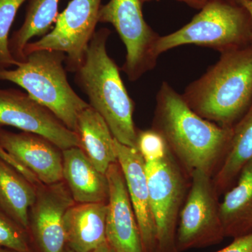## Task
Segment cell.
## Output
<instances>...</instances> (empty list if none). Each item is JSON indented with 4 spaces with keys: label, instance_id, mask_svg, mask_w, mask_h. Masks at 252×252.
Segmentation results:
<instances>
[{
    "label": "cell",
    "instance_id": "cell-1",
    "mask_svg": "<svg viewBox=\"0 0 252 252\" xmlns=\"http://www.w3.org/2000/svg\"><path fill=\"white\" fill-rule=\"evenodd\" d=\"M153 127L189 173L198 170L210 175L223 160L233 132L200 117L165 81L157 93Z\"/></svg>",
    "mask_w": 252,
    "mask_h": 252
},
{
    "label": "cell",
    "instance_id": "cell-2",
    "mask_svg": "<svg viewBox=\"0 0 252 252\" xmlns=\"http://www.w3.org/2000/svg\"><path fill=\"white\" fill-rule=\"evenodd\" d=\"M182 97L200 117L232 128L252 104V44L220 54Z\"/></svg>",
    "mask_w": 252,
    "mask_h": 252
},
{
    "label": "cell",
    "instance_id": "cell-3",
    "mask_svg": "<svg viewBox=\"0 0 252 252\" xmlns=\"http://www.w3.org/2000/svg\"><path fill=\"white\" fill-rule=\"evenodd\" d=\"M110 34L108 28L95 32L84 62L74 73L76 84L87 96L90 107L103 118L114 138L136 148L135 102L126 90L120 68L107 52Z\"/></svg>",
    "mask_w": 252,
    "mask_h": 252
},
{
    "label": "cell",
    "instance_id": "cell-4",
    "mask_svg": "<svg viewBox=\"0 0 252 252\" xmlns=\"http://www.w3.org/2000/svg\"><path fill=\"white\" fill-rule=\"evenodd\" d=\"M65 59V54L61 51H33L15 69H0V81L22 88L68 129L76 132L79 114L90 105L69 84Z\"/></svg>",
    "mask_w": 252,
    "mask_h": 252
},
{
    "label": "cell",
    "instance_id": "cell-5",
    "mask_svg": "<svg viewBox=\"0 0 252 252\" xmlns=\"http://www.w3.org/2000/svg\"><path fill=\"white\" fill-rule=\"evenodd\" d=\"M252 44V21L247 9L232 0H208L190 22L160 36L157 56L179 46L210 48L220 54Z\"/></svg>",
    "mask_w": 252,
    "mask_h": 252
},
{
    "label": "cell",
    "instance_id": "cell-6",
    "mask_svg": "<svg viewBox=\"0 0 252 252\" xmlns=\"http://www.w3.org/2000/svg\"><path fill=\"white\" fill-rule=\"evenodd\" d=\"M98 20L112 25L125 45L126 61L121 70L129 80L137 81L155 68L160 36L146 22L140 0H109L101 6Z\"/></svg>",
    "mask_w": 252,
    "mask_h": 252
},
{
    "label": "cell",
    "instance_id": "cell-7",
    "mask_svg": "<svg viewBox=\"0 0 252 252\" xmlns=\"http://www.w3.org/2000/svg\"><path fill=\"white\" fill-rule=\"evenodd\" d=\"M145 170L157 230V252H179L177 230L185 200V177L170 149L163 158L145 162Z\"/></svg>",
    "mask_w": 252,
    "mask_h": 252
},
{
    "label": "cell",
    "instance_id": "cell-8",
    "mask_svg": "<svg viewBox=\"0 0 252 252\" xmlns=\"http://www.w3.org/2000/svg\"><path fill=\"white\" fill-rule=\"evenodd\" d=\"M190 175L191 183L177 227L179 252L216 245L225 238L212 175L198 170Z\"/></svg>",
    "mask_w": 252,
    "mask_h": 252
},
{
    "label": "cell",
    "instance_id": "cell-9",
    "mask_svg": "<svg viewBox=\"0 0 252 252\" xmlns=\"http://www.w3.org/2000/svg\"><path fill=\"white\" fill-rule=\"evenodd\" d=\"M102 0H71L58 15L55 26L39 40L28 43L26 55L40 50L65 54V69L75 73L84 62L88 48L99 23Z\"/></svg>",
    "mask_w": 252,
    "mask_h": 252
},
{
    "label": "cell",
    "instance_id": "cell-10",
    "mask_svg": "<svg viewBox=\"0 0 252 252\" xmlns=\"http://www.w3.org/2000/svg\"><path fill=\"white\" fill-rule=\"evenodd\" d=\"M12 126L44 137L61 150L79 147V137L27 93L0 89V127Z\"/></svg>",
    "mask_w": 252,
    "mask_h": 252
},
{
    "label": "cell",
    "instance_id": "cell-11",
    "mask_svg": "<svg viewBox=\"0 0 252 252\" xmlns=\"http://www.w3.org/2000/svg\"><path fill=\"white\" fill-rule=\"evenodd\" d=\"M75 203L63 180L36 185L35 200L29 212V230L41 252L64 251V216Z\"/></svg>",
    "mask_w": 252,
    "mask_h": 252
},
{
    "label": "cell",
    "instance_id": "cell-12",
    "mask_svg": "<svg viewBox=\"0 0 252 252\" xmlns=\"http://www.w3.org/2000/svg\"><path fill=\"white\" fill-rule=\"evenodd\" d=\"M109 198L106 218L107 243L117 252H143L140 230L119 162L106 172Z\"/></svg>",
    "mask_w": 252,
    "mask_h": 252
},
{
    "label": "cell",
    "instance_id": "cell-13",
    "mask_svg": "<svg viewBox=\"0 0 252 252\" xmlns=\"http://www.w3.org/2000/svg\"><path fill=\"white\" fill-rule=\"evenodd\" d=\"M0 147L41 183L52 185L63 180L62 150L44 137L23 131L16 133L0 127Z\"/></svg>",
    "mask_w": 252,
    "mask_h": 252
},
{
    "label": "cell",
    "instance_id": "cell-14",
    "mask_svg": "<svg viewBox=\"0 0 252 252\" xmlns=\"http://www.w3.org/2000/svg\"><path fill=\"white\" fill-rule=\"evenodd\" d=\"M117 161L125 178L140 230L143 252H157V230L145 170V162L136 148L114 140Z\"/></svg>",
    "mask_w": 252,
    "mask_h": 252
},
{
    "label": "cell",
    "instance_id": "cell-15",
    "mask_svg": "<svg viewBox=\"0 0 252 252\" xmlns=\"http://www.w3.org/2000/svg\"><path fill=\"white\" fill-rule=\"evenodd\" d=\"M62 152L63 181L75 203H107L109 190L106 174L97 170L79 147Z\"/></svg>",
    "mask_w": 252,
    "mask_h": 252
},
{
    "label": "cell",
    "instance_id": "cell-16",
    "mask_svg": "<svg viewBox=\"0 0 252 252\" xmlns=\"http://www.w3.org/2000/svg\"><path fill=\"white\" fill-rule=\"evenodd\" d=\"M107 202L76 203L64 216L66 246L75 252H91L107 241Z\"/></svg>",
    "mask_w": 252,
    "mask_h": 252
},
{
    "label": "cell",
    "instance_id": "cell-17",
    "mask_svg": "<svg viewBox=\"0 0 252 252\" xmlns=\"http://www.w3.org/2000/svg\"><path fill=\"white\" fill-rule=\"evenodd\" d=\"M75 132L79 148L99 172L106 174L109 167L118 162L115 138L103 118L92 107L79 114Z\"/></svg>",
    "mask_w": 252,
    "mask_h": 252
},
{
    "label": "cell",
    "instance_id": "cell-18",
    "mask_svg": "<svg viewBox=\"0 0 252 252\" xmlns=\"http://www.w3.org/2000/svg\"><path fill=\"white\" fill-rule=\"evenodd\" d=\"M238 182L220 203L225 237L237 238L252 231V160L242 169Z\"/></svg>",
    "mask_w": 252,
    "mask_h": 252
},
{
    "label": "cell",
    "instance_id": "cell-19",
    "mask_svg": "<svg viewBox=\"0 0 252 252\" xmlns=\"http://www.w3.org/2000/svg\"><path fill=\"white\" fill-rule=\"evenodd\" d=\"M36 186L0 157V208L29 230V212Z\"/></svg>",
    "mask_w": 252,
    "mask_h": 252
},
{
    "label": "cell",
    "instance_id": "cell-20",
    "mask_svg": "<svg viewBox=\"0 0 252 252\" xmlns=\"http://www.w3.org/2000/svg\"><path fill=\"white\" fill-rule=\"evenodd\" d=\"M233 130L229 147L212 180L217 194L230 189L243 167L252 160V104Z\"/></svg>",
    "mask_w": 252,
    "mask_h": 252
},
{
    "label": "cell",
    "instance_id": "cell-21",
    "mask_svg": "<svg viewBox=\"0 0 252 252\" xmlns=\"http://www.w3.org/2000/svg\"><path fill=\"white\" fill-rule=\"evenodd\" d=\"M60 0H31L24 22L9 37V48L18 63L26 61L24 50L31 39L44 36L50 31L59 15Z\"/></svg>",
    "mask_w": 252,
    "mask_h": 252
},
{
    "label": "cell",
    "instance_id": "cell-22",
    "mask_svg": "<svg viewBox=\"0 0 252 252\" xmlns=\"http://www.w3.org/2000/svg\"><path fill=\"white\" fill-rule=\"evenodd\" d=\"M26 1L0 0V69H9L19 64L9 51V33L18 10Z\"/></svg>",
    "mask_w": 252,
    "mask_h": 252
},
{
    "label": "cell",
    "instance_id": "cell-23",
    "mask_svg": "<svg viewBox=\"0 0 252 252\" xmlns=\"http://www.w3.org/2000/svg\"><path fill=\"white\" fill-rule=\"evenodd\" d=\"M0 248L15 252H34L28 230L0 208Z\"/></svg>",
    "mask_w": 252,
    "mask_h": 252
},
{
    "label": "cell",
    "instance_id": "cell-24",
    "mask_svg": "<svg viewBox=\"0 0 252 252\" xmlns=\"http://www.w3.org/2000/svg\"><path fill=\"white\" fill-rule=\"evenodd\" d=\"M136 149L143 158L144 162L163 158L170 151L165 137L154 127L137 130Z\"/></svg>",
    "mask_w": 252,
    "mask_h": 252
},
{
    "label": "cell",
    "instance_id": "cell-25",
    "mask_svg": "<svg viewBox=\"0 0 252 252\" xmlns=\"http://www.w3.org/2000/svg\"><path fill=\"white\" fill-rule=\"evenodd\" d=\"M216 252H252V231L235 238L229 245Z\"/></svg>",
    "mask_w": 252,
    "mask_h": 252
},
{
    "label": "cell",
    "instance_id": "cell-26",
    "mask_svg": "<svg viewBox=\"0 0 252 252\" xmlns=\"http://www.w3.org/2000/svg\"><path fill=\"white\" fill-rule=\"evenodd\" d=\"M154 1H160V0H140L142 4L144 3ZM176 1L185 3V4L188 5L190 7L193 8V9L200 10L206 4L208 0H176Z\"/></svg>",
    "mask_w": 252,
    "mask_h": 252
},
{
    "label": "cell",
    "instance_id": "cell-27",
    "mask_svg": "<svg viewBox=\"0 0 252 252\" xmlns=\"http://www.w3.org/2000/svg\"><path fill=\"white\" fill-rule=\"evenodd\" d=\"M232 1L245 7L251 16L252 21V0H232Z\"/></svg>",
    "mask_w": 252,
    "mask_h": 252
},
{
    "label": "cell",
    "instance_id": "cell-28",
    "mask_svg": "<svg viewBox=\"0 0 252 252\" xmlns=\"http://www.w3.org/2000/svg\"><path fill=\"white\" fill-rule=\"evenodd\" d=\"M91 252H117L110 246V245L107 241L105 243H102V245H99L98 248H96L95 250Z\"/></svg>",
    "mask_w": 252,
    "mask_h": 252
},
{
    "label": "cell",
    "instance_id": "cell-29",
    "mask_svg": "<svg viewBox=\"0 0 252 252\" xmlns=\"http://www.w3.org/2000/svg\"><path fill=\"white\" fill-rule=\"evenodd\" d=\"M0 252H15L11 250H7V249L0 248Z\"/></svg>",
    "mask_w": 252,
    "mask_h": 252
},
{
    "label": "cell",
    "instance_id": "cell-30",
    "mask_svg": "<svg viewBox=\"0 0 252 252\" xmlns=\"http://www.w3.org/2000/svg\"><path fill=\"white\" fill-rule=\"evenodd\" d=\"M63 252H75L74 251H73L72 250H71L70 248H68L67 246H65V248H64V251Z\"/></svg>",
    "mask_w": 252,
    "mask_h": 252
}]
</instances>
